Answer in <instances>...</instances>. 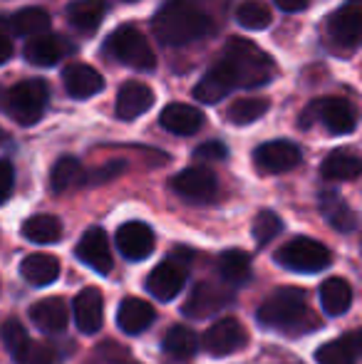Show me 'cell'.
Masks as SVG:
<instances>
[{"instance_id":"ac0fdd59","label":"cell","mask_w":362,"mask_h":364,"mask_svg":"<svg viewBox=\"0 0 362 364\" xmlns=\"http://www.w3.org/2000/svg\"><path fill=\"white\" fill-rule=\"evenodd\" d=\"M63 85L73 100H87V97H95L97 92H102L105 80H102V75L97 73L95 68L82 65V63H75V65H68V68H65Z\"/></svg>"},{"instance_id":"f546056e","label":"cell","mask_w":362,"mask_h":364,"mask_svg":"<svg viewBox=\"0 0 362 364\" xmlns=\"http://www.w3.org/2000/svg\"><path fill=\"white\" fill-rule=\"evenodd\" d=\"M23 235L30 243H58L63 238V223L58 216H48V213H38V216L28 218L23 225Z\"/></svg>"},{"instance_id":"4dcf8cb0","label":"cell","mask_w":362,"mask_h":364,"mask_svg":"<svg viewBox=\"0 0 362 364\" xmlns=\"http://www.w3.org/2000/svg\"><path fill=\"white\" fill-rule=\"evenodd\" d=\"M218 273L226 285H243L251 278V255L243 250H226L218 258Z\"/></svg>"},{"instance_id":"2e32d148","label":"cell","mask_w":362,"mask_h":364,"mask_svg":"<svg viewBox=\"0 0 362 364\" xmlns=\"http://www.w3.org/2000/svg\"><path fill=\"white\" fill-rule=\"evenodd\" d=\"M30 320L35 322V327L48 335H60V332L68 330L70 322V312H68V302L63 297H45L38 300L30 307Z\"/></svg>"},{"instance_id":"d4e9b609","label":"cell","mask_w":362,"mask_h":364,"mask_svg":"<svg viewBox=\"0 0 362 364\" xmlns=\"http://www.w3.org/2000/svg\"><path fill=\"white\" fill-rule=\"evenodd\" d=\"M320 213L328 218V223L340 233H353L358 228V216L355 211L338 196L335 191H323L320 193Z\"/></svg>"},{"instance_id":"ee69618b","label":"cell","mask_w":362,"mask_h":364,"mask_svg":"<svg viewBox=\"0 0 362 364\" xmlns=\"http://www.w3.org/2000/svg\"><path fill=\"white\" fill-rule=\"evenodd\" d=\"M95 364H137V362H132L127 355L122 357V352H119V357H110V355H107V352L100 347V352H97V360H95Z\"/></svg>"},{"instance_id":"9a60e30c","label":"cell","mask_w":362,"mask_h":364,"mask_svg":"<svg viewBox=\"0 0 362 364\" xmlns=\"http://www.w3.org/2000/svg\"><path fill=\"white\" fill-rule=\"evenodd\" d=\"M183 283H186V268H181L174 260H164L159 263L147 278V290L156 297V300H174L176 295L183 290Z\"/></svg>"},{"instance_id":"5b68a950","label":"cell","mask_w":362,"mask_h":364,"mask_svg":"<svg viewBox=\"0 0 362 364\" xmlns=\"http://www.w3.org/2000/svg\"><path fill=\"white\" fill-rule=\"evenodd\" d=\"M48 102H50V87L45 80L18 82V85L8 92V97H5L8 114L23 127L38 124V122L43 119Z\"/></svg>"},{"instance_id":"e0dca14e","label":"cell","mask_w":362,"mask_h":364,"mask_svg":"<svg viewBox=\"0 0 362 364\" xmlns=\"http://www.w3.org/2000/svg\"><path fill=\"white\" fill-rule=\"evenodd\" d=\"M73 315H75V322H78L80 332H85V335L100 332L102 320H105V302H102L100 290L85 288L80 292L73 302Z\"/></svg>"},{"instance_id":"603a6c76","label":"cell","mask_w":362,"mask_h":364,"mask_svg":"<svg viewBox=\"0 0 362 364\" xmlns=\"http://www.w3.org/2000/svg\"><path fill=\"white\" fill-rule=\"evenodd\" d=\"M161 127L171 134H179V136H191L201 129L203 124V114L196 109V107H188L181 105V102H174V105H166L164 112L159 117Z\"/></svg>"},{"instance_id":"d6986e66","label":"cell","mask_w":362,"mask_h":364,"mask_svg":"<svg viewBox=\"0 0 362 364\" xmlns=\"http://www.w3.org/2000/svg\"><path fill=\"white\" fill-rule=\"evenodd\" d=\"M231 90H236L233 77L228 73L226 65L218 60V63L198 80V85L193 87V97H196L198 102H203V105H216V102H221L226 95H231Z\"/></svg>"},{"instance_id":"b9f144b4","label":"cell","mask_w":362,"mask_h":364,"mask_svg":"<svg viewBox=\"0 0 362 364\" xmlns=\"http://www.w3.org/2000/svg\"><path fill=\"white\" fill-rule=\"evenodd\" d=\"M127 168V164L124 161H112V164H107V166H102V168H97L95 173H90L87 176V181L90 183H105V181H112V178H117L122 171Z\"/></svg>"},{"instance_id":"8992f818","label":"cell","mask_w":362,"mask_h":364,"mask_svg":"<svg viewBox=\"0 0 362 364\" xmlns=\"http://www.w3.org/2000/svg\"><path fill=\"white\" fill-rule=\"evenodd\" d=\"M275 260L293 273H320L330 265L333 255L315 238H293L275 253Z\"/></svg>"},{"instance_id":"60d3db41","label":"cell","mask_w":362,"mask_h":364,"mask_svg":"<svg viewBox=\"0 0 362 364\" xmlns=\"http://www.w3.org/2000/svg\"><path fill=\"white\" fill-rule=\"evenodd\" d=\"M193 156L203 159V161H223L228 156V149L221 141H206V144H201L193 151Z\"/></svg>"},{"instance_id":"4fadbf2b","label":"cell","mask_w":362,"mask_h":364,"mask_svg":"<svg viewBox=\"0 0 362 364\" xmlns=\"http://www.w3.org/2000/svg\"><path fill=\"white\" fill-rule=\"evenodd\" d=\"M75 255H78L82 263H87L95 273L100 275H110L112 273V250H110V240H107V233L102 228H90L85 230V235L80 238L78 248H75Z\"/></svg>"},{"instance_id":"5bb4252c","label":"cell","mask_w":362,"mask_h":364,"mask_svg":"<svg viewBox=\"0 0 362 364\" xmlns=\"http://www.w3.org/2000/svg\"><path fill=\"white\" fill-rule=\"evenodd\" d=\"M117 248L127 260H144L154 250V233L142 220H129L117 230Z\"/></svg>"},{"instance_id":"ab89813d","label":"cell","mask_w":362,"mask_h":364,"mask_svg":"<svg viewBox=\"0 0 362 364\" xmlns=\"http://www.w3.org/2000/svg\"><path fill=\"white\" fill-rule=\"evenodd\" d=\"M15 186V168L8 159H0V203H5Z\"/></svg>"},{"instance_id":"277c9868","label":"cell","mask_w":362,"mask_h":364,"mask_svg":"<svg viewBox=\"0 0 362 364\" xmlns=\"http://www.w3.org/2000/svg\"><path fill=\"white\" fill-rule=\"evenodd\" d=\"M105 53L112 60L127 65V68L142 70V73H149L156 68V58L151 53L147 38L134 28V25H122L115 33L107 38L105 43Z\"/></svg>"},{"instance_id":"8d00e7d4","label":"cell","mask_w":362,"mask_h":364,"mask_svg":"<svg viewBox=\"0 0 362 364\" xmlns=\"http://www.w3.org/2000/svg\"><path fill=\"white\" fill-rule=\"evenodd\" d=\"M0 340H3L5 350L10 352V357L18 362L20 355H23V350L28 347L30 337H28V332H25V327L20 325L15 317H10V320H5L3 327H0Z\"/></svg>"},{"instance_id":"f6af8a7d","label":"cell","mask_w":362,"mask_h":364,"mask_svg":"<svg viewBox=\"0 0 362 364\" xmlns=\"http://www.w3.org/2000/svg\"><path fill=\"white\" fill-rule=\"evenodd\" d=\"M308 3L310 0H275V5L285 13H298V10L308 8Z\"/></svg>"},{"instance_id":"9c48e42d","label":"cell","mask_w":362,"mask_h":364,"mask_svg":"<svg viewBox=\"0 0 362 364\" xmlns=\"http://www.w3.org/2000/svg\"><path fill=\"white\" fill-rule=\"evenodd\" d=\"M248 335L243 330V325L236 317H223V320L213 322L206 330V335L198 337V345H203V350L213 357H226L238 352L246 345Z\"/></svg>"},{"instance_id":"d590c367","label":"cell","mask_w":362,"mask_h":364,"mask_svg":"<svg viewBox=\"0 0 362 364\" xmlns=\"http://www.w3.org/2000/svg\"><path fill=\"white\" fill-rule=\"evenodd\" d=\"M236 20L241 28L246 30H263L271 25V10L261 0H246L241 8L236 10Z\"/></svg>"},{"instance_id":"f35d334b","label":"cell","mask_w":362,"mask_h":364,"mask_svg":"<svg viewBox=\"0 0 362 364\" xmlns=\"http://www.w3.org/2000/svg\"><path fill=\"white\" fill-rule=\"evenodd\" d=\"M58 360H60V355L53 345L30 340L28 347L23 350V355H20L18 364H58Z\"/></svg>"},{"instance_id":"836d02e7","label":"cell","mask_w":362,"mask_h":364,"mask_svg":"<svg viewBox=\"0 0 362 364\" xmlns=\"http://www.w3.org/2000/svg\"><path fill=\"white\" fill-rule=\"evenodd\" d=\"M198 335L191 330V327H183V325H176L166 332L164 337V352L174 360H188L198 352Z\"/></svg>"},{"instance_id":"bcb514c9","label":"cell","mask_w":362,"mask_h":364,"mask_svg":"<svg viewBox=\"0 0 362 364\" xmlns=\"http://www.w3.org/2000/svg\"><path fill=\"white\" fill-rule=\"evenodd\" d=\"M0 141H3V129H0Z\"/></svg>"},{"instance_id":"8fae6325","label":"cell","mask_w":362,"mask_h":364,"mask_svg":"<svg viewBox=\"0 0 362 364\" xmlns=\"http://www.w3.org/2000/svg\"><path fill=\"white\" fill-rule=\"evenodd\" d=\"M330 38L338 48L353 50L360 45L362 35V3L360 0H348L343 8H338L330 15Z\"/></svg>"},{"instance_id":"1f68e13d","label":"cell","mask_w":362,"mask_h":364,"mask_svg":"<svg viewBox=\"0 0 362 364\" xmlns=\"http://www.w3.org/2000/svg\"><path fill=\"white\" fill-rule=\"evenodd\" d=\"M50 28V13L43 8H25L10 18V30L23 38H38Z\"/></svg>"},{"instance_id":"7a4b0ae2","label":"cell","mask_w":362,"mask_h":364,"mask_svg":"<svg viewBox=\"0 0 362 364\" xmlns=\"http://www.w3.org/2000/svg\"><path fill=\"white\" fill-rule=\"evenodd\" d=\"M258 322L275 332H303L305 322H313L308 297L298 288H280L261 302L256 312Z\"/></svg>"},{"instance_id":"7402d4cb","label":"cell","mask_w":362,"mask_h":364,"mask_svg":"<svg viewBox=\"0 0 362 364\" xmlns=\"http://www.w3.org/2000/svg\"><path fill=\"white\" fill-rule=\"evenodd\" d=\"M73 50H75L73 45L65 43L58 35H38V38L30 40L28 48H25V58H28V63L35 65V68H50V65L60 63L63 55L73 53Z\"/></svg>"},{"instance_id":"6da1fadb","label":"cell","mask_w":362,"mask_h":364,"mask_svg":"<svg viewBox=\"0 0 362 364\" xmlns=\"http://www.w3.org/2000/svg\"><path fill=\"white\" fill-rule=\"evenodd\" d=\"M151 28H154V35L159 38V43L181 48V45L206 38L213 30V25L208 20V15L191 0H169L154 15Z\"/></svg>"},{"instance_id":"c3c4849f","label":"cell","mask_w":362,"mask_h":364,"mask_svg":"<svg viewBox=\"0 0 362 364\" xmlns=\"http://www.w3.org/2000/svg\"><path fill=\"white\" fill-rule=\"evenodd\" d=\"M127 3H137V0H127Z\"/></svg>"},{"instance_id":"4316f807","label":"cell","mask_w":362,"mask_h":364,"mask_svg":"<svg viewBox=\"0 0 362 364\" xmlns=\"http://www.w3.org/2000/svg\"><path fill=\"white\" fill-rule=\"evenodd\" d=\"M360 357V335L350 332V335L333 340L323 345L315 352V362L318 364H358Z\"/></svg>"},{"instance_id":"7dc6e473","label":"cell","mask_w":362,"mask_h":364,"mask_svg":"<svg viewBox=\"0 0 362 364\" xmlns=\"http://www.w3.org/2000/svg\"><path fill=\"white\" fill-rule=\"evenodd\" d=\"M0 100H3V90H0Z\"/></svg>"},{"instance_id":"83f0119b","label":"cell","mask_w":362,"mask_h":364,"mask_svg":"<svg viewBox=\"0 0 362 364\" xmlns=\"http://www.w3.org/2000/svg\"><path fill=\"white\" fill-rule=\"evenodd\" d=\"M353 302V288L343 278H328L320 285V305L328 315H345Z\"/></svg>"},{"instance_id":"484cf974","label":"cell","mask_w":362,"mask_h":364,"mask_svg":"<svg viewBox=\"0 0 362 364\" xmlns=\"http://www.w3.org/2000/svg\"><path fill=\"white\" fill-rule=\"evenodd\" d=\"M362 171V161L348 149H335L320 164V173L330 181H353Z\"/></svg>"},{"instance_id":"ba28073f","label":"cell","mask_w":362,"mask_h":364,"mask_svg":"<svg viewBox=\"0 0 362 364\" xmlns=\"http://www.w3.org/2000/svg\"><path fill=\"white\" fill-rule=\"evenodd\" d=\"M233 290L226 283H198L191 290V295L186 297L181 312L188 320H203V317L216 315L218 310H223L226 305L233 302Z\"/></svg>"},{"instance_id":"30bf717a","label":"cell","mask_w":362,"mask_h":364,"mask_svg":"<svg viewBox=\"0 0 362 364\" xmlns=\"http://www.w3.org/2000/svg\"><path fill=\"white\" fill-rule=\"evenodd\" d=\"M171 188L179 193L181 198L193 203H208L216 198L218 193V178L211 168L203 166H191L183 168L171 178Z\"/></svg>"},{"instance_id":"44dd1931","label":"cell","mask_w":362,"mask_h":364,"mask_svg":"<svg viewBox=\"0 0 362 364\" xmlns=\"http://www.w3.org/2000/svg\"><path fill=\"white\" fill-rule=\"evenodd\" d=\"M156 312L149 302L139 300V297H124L117 310V325L127 335H142L144 330H149L154 322Z\"/></svg>"},{"instance_id":"cb8c5ba5","label":"cell","mask_w":362,"mask_h":364,"mask_svg":"<svg viewBox=\"0 0 362 364\" xmlns=\"http://www.w3.org/2000/svg\"><path fill=\"white\" fill-rule=\"evenodd\" d=\"M20 275H23L25 283H30L33 288H45V285L58 280L60 263L55 255H48V253L25 255L23 263H20Z\"/></svg>"},{"instance_id":"d6a6232c","label":"cell","mask_w":362,"mask_h":364,"mask_svg":"<svg viewBox=\"0 0 362 364\" xmlns=\"http://www.w3.org/2000/svg\"><path fill=\"white\" fill-rule=\"evenodd\" d=\"M80 181H85L82 164L75 156H63L55 161L53 171H50V188L55 193H65L73 186H78Z\"/></svg>"},{"instance_id":"7bdbcfd3","label":"cell","mask_w":362,"mask_h":364,"mask_svg":"<svg viewBox=\"0 0 362 364\" xmlns=\"http://www.w3.org/2000/svg\"><path fill=\"white\" fill-rule=\"evenodd\" d=\"M10 55H13V40H10L8 30H5V25L0 23V65L8 63Z\"/></svg>"},{"instance_id":"ffe728a7","label":"cell","mask_w":362,"mask_h":364,"mask_svg":"<svg viewBox=\"0 0 362 364\" xmlns=\"http://www.w3.org/2000/svg\"><path fill=\"white\" fill-rule=\"evenodd\" d=\"M151 105H154V92H151V87L142 85V82H127L119 90V95H117L115 109L119 119L132 122L144 114Z\"/></svg>"},{"instance_id":"f1b7e54d","label":"cell","mask_w":362,"mask_h":364,"mask_svg":"<svg viewBox=\"0 0 362 364\" xmlns=\"http://www.w3.org/2000/svg\"><path fill=\"white\" fill-rule=\"evenodd\" d=\"M105 18V3L102 0H75L68 8V20L73 28L82 33H95Z\"/></svg>"},{"instance_id":"7c38bea8","label":"cell","mask_w":362,"mask_h":364,"mask_svg":"<svg viewBox=\"0 0 362 364\" xmlns=\"http://www.w3.org/2000/svg\"><path fill=\"white\" fill-rule=\"evenodd\" d=\"M303 159L300 149L293 144V141L285 139H275V141H266L253 151V161L261 168L263 173H283L295 168Z\"/></svg>"},{"instance_id":"52a82bcc","label":"cell","mask_w":362,"mask_h":364,"mask_svg":"<svg viewBox=\"0 0 362 364\" xmlns=\"http://www.w3.org/2000/svg\"><path fill=\"white\" fill-rule=\"evenodd\" d=\"M313 119H320L333 134H350L358 127V117H355L353 105L348 100H340V97H328V100L313 102L303 112V117H300V127H310Z\"/></svg>"},{"instance_id":"74e56055","label":"cell","mask_w":362,"mask_h":364,"mask_svg":"<svg viewBox=\"0 0 362 364\" xmlns=\"http://www.w3.org/2000/svg\"><path fill=\"white\" fill-rule=\"evenodd\" d=\"M280 230H283V220L275 216L273 211H261L256 216V220H253V238H256V243L261 245V248L271 243Z\"/></svg>"},{"instance_id":"e575fe53","label":"cell","mask_w":362,"mask_h":364,"mask_svg":"<svg viewBox=\"0 0 362 364\" xmlns=\"http://www.w3.org/2000/svg\"><path fill=\"white\" fill-rule=\"evenodd\" d=\"M271 109V102L263 100V97H243V100L233 102L228 107V122L231 124H253V122L261 119L266 112Z\"/></svg>"},{"instance_id":"3957f363","label":"cell","mask_w":362,"mask_h":364,"mask_svg":"<svg viewBox=\"0 0 362 364\" xmlns=\"http://www.w3.org/2000/svg\"><path fill=\"white\" fill-rule=\"evenodd\" d=\"M221 63L231 73L233 85L246 87V90L268 85L275 75V65L268 58V53H263L258 45H253L251 40H243V38H233L228 43Z\"/></svg>"}]
</instances>
